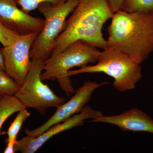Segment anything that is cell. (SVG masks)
Instances as JSON below:
<instances>
[{
  "label": "cell",
  "instance_id": "277c9868",
  "mask_svg": "<svg viewBox=\"0 0 153 153\" xmlns=\"http://www.w3.org/2000/svg\"><path fill=\"white\" fill-rule=\"evenodd\" d=\"M97 62L93 66H85L77 70H70L68 75L103 73L114 78L113 85L120 92L133 90L141 78L140 64L117 49L111 48L103 49Z\"/></svg>",
  "mask_w": 153,
  "mask_h": 153
},
{
  "label": "cell",
  "instance_id": "8992f818",
  "mask_svg": "<svg viewBox=\"0 0 153 153\" xmlns=\"http://www.w3.org/2000/svg\"><path fill=\"white\" fill-rule=\"evenodd\" d=\"M44 61L34 58L27 74L15 96L25 108L37 110L44 115L47 108H57L66 102L65 99L57 96L41 79Z\"/></svg>",
  "mask_w": 153,
  "mask_h": 153
},
{
  "label": "cell",
  "instance_id": "ffe728a7",
  "mask_svg": "<svg viewBox=\"0 0 153 153\" xmlns=\"http://www.w3.org/2000/svg\"><path fill=\"white\" fill-rule=\"evenodd\" d=\"M0 69L5 71L4 60L2 52L1 50H0Z\"/></svg>",
  "mask_w": 153,
  "mask_h": 153
},
{
  "label": "cell",
  "instance_id": "52a82bcc",
  "mask_svg": "<svg viewBox=\"0 0 153 153\" xmlns=\"http://www.w3.org/2000/svg\"><path fill=\"white\" fill-rule=\"evenodd\" d=\"M38 33L20 35L13 44L1 49L5 71L20 86L23 84L31 66L30 51Z\"/></svg>",
  "mask_w": 153,
  "mask_h": 153
},
{
  "label": "cell",
  "instance_id": "d6986e66",
  "mask_svg": "<svg viewBox=\"0 0 153 153\" xmlns=\"http://www.w3.org/2000/svg\"><path fill=\"white\" fill-rule=\"evenodd\" d=\"M17 140L10 141L7 143V147L4 151V153H14L16 152L15 151V145Z\"/></svg>",
  "mask_w": 153,
  "mask_h": 153
},
{
  "label": "cell",
  "instance_id": "6da1fadb",
  "mask_svg": "<svg viewBox=\"0 0 153 153\" xmlns=\"http://www.w3.org/2000/svg\"><path fill=\"white\" fill-rule=\"evenodd\" d=\"M114 14L108 0H78L64 30L57 38L52 54L60 53L79 40L106 49L107 41L103 37L102 28Z\"/></svg>",
  "mask_w": 153,
  "mask_h": 153
},
{
  "label": "cell",
  "instance_id": "8fae6325",
  "mask_svg": "<svg viewBox=\"0 0 153 153\" xmlns=\"http://www.w3.org/2000/svg\"><path fill=\"white\" fill-rule=\"evenodd\" d=\"M91 122L102 123L117 126L124 131L146 132L153 134V120L140 110L132 108L121 114L97 117Z\"/></svg>",
  "mask_w": 153,
  "mask_h": 153
},
{
  "label": "cell",
  "instance_id": "e0dca14e",
  "mask_svg": "<svg viewBox=\"0 0 153 153\" xmlns=\"http://www.w3.org/2000/svg\"><path fill=\"white\" fill-rule=\"evenodd\" d=\"M18 5L26 13H30L31 11L38 8L41 4L47 3L52 4H58L65 2L66 0H17Z\"/></svg>",
  "mask_w": 153,
  "mask_h": 153
},
{
  "label": "cell",
  "instance_id": "5b68a950",
  "mask_svg": "<svg viewBox=\"0 0 153 153\" xmlns=\"http://www.w3.org/2000/svg\"><path fill=\"white\" fill-rule=\"evenodd\" d=\"M78 3V0H66L58 4L45 3L39 6L38 10L44 17V25L31 47V59L44 61L52 55L57 38L65 27L67 17Z\"/></svg>",
  "mask_w": 153,
  "mask_h": 153
},
{
  "label": "cell",
  "instance_id": "44dd1931",
  "mask_svg": "<svg viewBox=\"0 0 153 153\" xmlns=\"http://www.w3.org/2000/svg\"><path fill=\"white\" fill-rule=\"evenodd\" d=\"M3 96L1 95V94H0V99Z\"/></svg>",
  "mask_w": 153,
  "mask_h": 153
},
{
  "label": "cell",
  "instance_id": "4fadbf2b",
  "mask_svg": "<svg viewBox=\"0 0 153 153\" xmlns=\"http://www.w3.org/2000/svg\"><path fill=\"white\" fill-rule=\"evenodd\" d=\"M121 10L129 13H153V0H124Z\"/></svg>",
  "mask_w": 153,
  "mask_h": 153
},
{
  "label": "cell",
  "instance_id": "ac0fdd59",
  "mask_svg": "<svg viewBox=\"0 0 153 153\" xmlns=\"http://www.w3.org/2000/svg\"><path fill=\"white\" fill-rule=\"evenodd\" d=\"M109 5L114 13L121 10L122 3L124 0H108Z\"/></svg>",
  "mask_w": 153,
  "mask_h": 153
},
{
  "label": "cell",
  "instance_id": "2e32d148",
  "mask_svg": "<svg viewBox=\"0 0 153 153\" xmlns=\"http://www.w3.org/2000/svg\"><path fill=\"white\" fill-rule=\"evenodd\" d=\"M20 35L6 26L0 19V43L3 47H7L13 44Z\"/></svg>",
  "mask_w": 153,
  "mask_h": 153
},
{
  "label": "cell",
  "instance_id": "3957f363",
  "mask_svg": "<svg viewBox=\"0 0 153 153\" xmlns=\"http://www.w3.org/2000/svg\"><path fill=\"white\" fill-rule=\"evenodd\" d=\"M101 52L97 47L84 41H74L60 53L52 54L44 61V72L41 74L43 81L57 80L60 88L67 96L75 93L68 71L76 67L87 66L96 62Z\"/></svg>",
  "mask_w": 153,
  "mask_h": 153
},
{
  "label": "cell",
  "instance_id": "9c48e42d",
  "mask_svg": "<svg viewBox=\"0 0 153 153\" xmlns=\"http://www.w3.org/2000/svg\"><path fill=\"white\" fill-rule=\"evenodd\" d=\"M102 115V113L100 111L95 110L90 106L85 105L78 113L63 122L52 126L40 135L35 137L27 136L17 140L15 145V152L35 153L54 136L75 127L82 125L84 121L86 120H92Z\"/></svg>",
  "mask_w": 153,
  "mask_h": 153
},
{
  "label": "cell",
  "instance_id": "7a4b0ae2",
  "mask_svg": "<svg viewBox=\"0 0 153 153\" xmlns=\"http://www.w3.org/2000/svg\"><path fill=\"white\" fill-rule=\"evenodd\" d=\"M108 28V48L117 49L141 64L153 52V13L119 10Z\"/></svg>",
  "mask_w": 153,
  "mask_h": 153
},
{
  "label": "cell",
  "instance_id": "5bb4252c",
  "mask_svg": "<svg viewBox=\"0 0 153 153\" xmlns=\"http://www.w3.org/2000/svg\"><path fill=\"white\" fill-rule=\"evenodd\" d=\"M20 86L6 71L0 69V94L15 95Z\"/></svg>",
  "mask_w": 153,
  "mask_h": 153
},
{
  "label": "cell",
  "instance_id": "9a60e30c",
  "mask_svg": "<svg viewBox=\"0 0 153 153\" xmlns=\"http://www.w3.org/2000/svg\"><path fill=\"white\" fill-rule=\"evenodd\" d=\"M30 113L24 108L19 111L16 117L9 127L7 133L8 135L6 142L10 141L17 140V137L23 123L30 116Z\"/></svg>",
  "mask_w": 153,
  "mask_h": 153
},
{
  "label": "cell",
  "instance_id": "7c38bea8",
  "mask_svg": "<svg viewBox=\"0 0 153 153\" xmlns=\"http://www.w3.org/2000/svg\"><path fill=\"white\" fill-rule=\"evenodd\" d=\"M25 108L15 95L3 96L0 99V135L3 123L15 113Z\"/></svg>",
  "mask_w": 153,
  "mask_h": 153
},
{
  "label": "cell",
  "instance_id": "ba28073f",
  "mask_svg": "<svg viewBox=\"0 0 153 153\" xmlns=\"http://www.w3.org/2000/svg\"><path fill=\"white\" fill-rule=\"evenodd\" d=\"M108 83L106 82L97 83L90 80L86 81L76 91L70 100L57 108L56 112L45 123L34 129H25V133L28 136L37 137L52 126L67 120L82 110L97 89Z\"/></svg>",
  "mask_w": 153,
  "mask_h": 153
},
{
  "label": "cell",
  "instance_id": "30bf717a",
  "mask_svg": "<svg viewBox=\"0 0 153 153\" xmlns=\"http://www.w3.org/2000/svg\"><path fill=\"white\" fill-rule=\"evenodd\" d=\"M17 0H0V19L19 35L41 32L44 19L30 16L18 7Z\"/></svg>",
  "mask_w": 153,
  "mask_h": 153
}]
</instances>
